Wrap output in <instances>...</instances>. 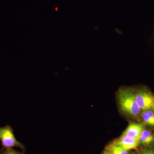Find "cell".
Here are the masks:
<instances>
[{
    "instance_id": "cell-1",
    "label": "cell",
    "mask_w": 154,
    "mask_h": 154,
    "mask_svg": "<svg viewBox=\"0 0 154 154\" xmlns=\"http://www.w3.org/2000/svg\"><path fill=\"white\" fill-rule=\"evenodd\" d=\"M118 96L120 108L124 113L133 116L140 114L141 109L137 102L135 93L131 89H121Z\"/></svg>"
},
{
    "instance_id": "cell-2",
    "label": "cell",
    "mask_w": 154,
    "mask_h": 154,
    "mask_svg": "<svg viewBox=\"0 0 154 154\" xmlns=\"http://www.w3.org/2000/svg\"><path fill=\"white\" fill-rule=\"evenodd\" d=\"M0 140L5 149L18 147L23 151L25 150V146L17 140L14 134V130L10 125L0 127Z\"/></svg>"
},
{
    "instance_id": "cell-3",
    "label": "cell",
    "mask_w": 154,
    "mask_h": 154,
    "mask_svg": "<svg viewBox=\"0 0 154 154\" xmlns=\"http://www.w3.org/2000/svg\"><path fill=\"white\" fill-rule=\"evenodd\" d=\"M136 99L141 110H152L154 108V97L150 92L140 90L135 93Z\"/></svg>"
},
{
    "instance_id": "cell-4",
    "label": "cell",
    "mask_w": 154,
    "mask_h": 154,
    "mask_svg": "<svg viewBox=\"0 0 154 154\" xmlns=\"http://www.w3.org/2000/svg\"><path fill=\"white\" fill-rule=\"evenodd\" d=\"M125 150L128 151L136 148L140 143L139 140L126 136L122 135L113 143Z\"/></svg>"
},
{
    "instance_id": "cell-5",
    "label": "cell",
    "mask_w": 154,
    "mask_h": 154,
    "mask_svg": "<svg viewBox=\"0 0 154 154\" xmlns=\"http://www.w3.org/2000/svg\"><path fill=\"white\" fill-rule=\"evenodd\" d=\"M143 129V125L131 122L130 123L122 135L126 136L139 140L140 136Z\"/></svg>"
},
{
    "instance_id": "cell-6",
    "label": "cell",
    "mask_w": 154,
    "mask_h": 154,
    "mask_svg": "<svg viewBox=\"0 0 154 154\" xmlns=\"http://www.w3.org/2000/svg\"><path fill=\"white\" fill-rule=\"evenodd\" d=\"M139 141L143 145H149L154 143V137L150 131L143 129L140 136Z\"/></svg>"
},
{
    "instance_id": "cell-7",
    "label": "cell",
    "mask_w": 154,
    "mask_h": 154,
    "mask_svg": "<svg viewBox=\"0 0 154 154\" xmlns=\"http://www.w3.org/2000/svg\"><path fill=\"white\" fill-rule=\"evenodd\" d=\"M143 120L147 125L154 126V111L152 110H144L142 114Z\"/></svg>"
},
{
    "instance_id": "cell-8",
    "label": "cell",
    "mask_w": 154,
    "mask_h": 154,
    "mask_svg": "<svg viewBox=\"0 0 154 154\" xmlns=\"http://www.w3.org/2000/svg\"><path fill=\"white\" fill-rule=\"evenodd\" d=\"M107 149L113 154H128V151L123 149L119 146L116 145L113 143L109 146Z\"/></svg>"
},
{
    "instance_id": "cell-9",
    "label": "cell",
    "mask_w": 154,
    "mask_h": 154,
    "mask_svg": "<svg viewBox=\"0 0 154 154\" xmlns=\"http://www.w3.org/2000/svg\"><path fill=\"white\" fill-rule=\"evenodd\" d=\"M0 154H24L20 152L17 151L12 148L5 149L0 153Z\"/></svg>"
},
{
    "instance_id": "cell-10",
    "label": "cell",
    "mask_w": 154,
    "mask_h": 154,
    "mask_svg": "<svg viewBox=\"0 0 154 154\" xmlns=\"http://www.w3.org/2000/svg\"><path fill=\"white\" fill-rule=\"evenodd\" d=\"M141 154H154V150L152 149L144 150Z\"/></svg>"
},
{
    "instance_id": "cell-11",
    "label": "cell",
    "mask_w": 154,
    "mask_h": 154,
    "mask_svg": "<svg viewBox=\"0 0 154 154\" xmlns=\"http://www.w3.org/2000/svg\"><path fill=\"white\" fill-rule=\"evenodd\" d=\"M103 154H113L110 151L108 150V149H107V150L105 151L104 153H103Z\"/></svg>"
}]
</instances>
